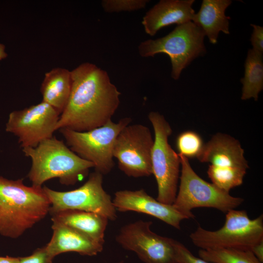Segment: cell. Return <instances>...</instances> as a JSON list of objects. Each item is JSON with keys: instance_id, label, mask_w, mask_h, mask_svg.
<instances>
[{"instance_id": "1", "label": "cell", "mask_w": 263, "mask_h": 263, "mask_svg": "<svg viewBox=\"0 0 263 263\" xmlns=\"http://www.w3.org/2000/svg\"><path fill=\"white\" fill-rule=\"evenodd\" d=\"M72 88L56 129L86 132L110 120L120 104V93L107 72L85 62L71 71Z\"/></svg>"}, {"instance_id": "2", "label": "cell", "mask_w": 263, "mask_h": 263, "mask_svg": "<svg viewBox=\"0 0 263 263\" xmlns=\"http://www.w3.org/2000/svg\"><path fill=\"white\" fill-rule=\"evenodd\" d=\"M50 202L43 188L27 186L23 179L0 176V234L18 238L49 213Z\"/></svg>"}, {"instance_id": "3", "label": "cell", "mask_w": 263, "mask_h": 263, "mask_svg": "<svg viewBox=\"0 0 263 263\" xmlns=\"http://www.w3.org/2000/svg\"><path fill=\"white\" fill-rule=\"evenodd\" d=\"M22 151L31 160L27 177L35 187H41L45 182L55 178L62 185H74L94 168L93 163L81 158L55 136L35 148H23Z\"/></svg>"}, {"instance_id": "4", "label": "cell", "mask_w": 263, "mask_h": 263, "mask_svg": "<svg viewBox=\"0 0 263 263\" xmlns=\"http://www.w3.org/2000/svg\"><path fill=\"white\" fill-rule=\"evenodd\" d=\"M178 155L181 162L180 184L172 205L188 219L194 217L191 211L195 208H213L226 213L244 202L243 198L233 196L201 178L192 168L188 159Z\"/></svg>"}, {"instance_id": "5", "label": "cell", "mask_w": 263, "mask_h": 263, "mask_svg": "<svg viewBox=\"0 0 263 263\" xmlns=\"http://www.w3.org/2000/svg\"><path fill=\"white\" fill-rule=\"evenodd\" d=\"M201 249L236 248L248 249L263 240V216L250 219L244 210H230L225 213L222 227L211 231L199 225L189 235Z\"/></svg>"}, {"instance_id": "6", "label": "cell", "mask_w": 263, "mask_h": 263, "mask_svg": "<svg viewBox=\"0 0 263 263\" xmlns=\"http://www.w3.org/2000/svg\"><path fill=\"white\" fill-rule=\"evenodd\" d=\"M205 36L203 30L190 21L177 25L165 37L142 41L138 51L143 57L160 53L168 55L171 63V76L177 80L183 70L192 60L206 54Z\"/></svg>"}, {"instance_id": "7", "label": "cell", "mask_w": 263, "mask_h": 263, "mask_svg": "<svg viewBox=\"0 0 263 263\" xmlns=\"http://www.w3.org/2000/svg\"><path fill=\"white\" fill-rule=\"evenodd\" d=\"M132 119L125 117L117 122L110 120L105 125L86 132L59 130L67 146L82 159L94 165L95 171L103 175L114 166L113 150L116 137Z\"/></svg>"}, {"instance_id": "8", "label": "cell", "mask_w": 263, "mask_h": 263, "mask_svg": "<svg viewBox=\"0 0 263 263\" xmlns=\"http://www.w3.org/2000/svg\"><path fill=\"white\" fill-rule=\"evenodd\" d=\"M148 118L154 133L151 162L152 174L157 184L156 200L172 205L178 191L181 162L178 154L169 143L172 129L164 116L158 112H150Z\"/></svg>"}, {"instance_id": "9", "label": "cell", "mask_w": 263, "mask_h": 263, "mask_svg": "<svg viewBox=\"0 0 263 263\" xmlns=\"http://www.w3.org/2000/svg\"><path fill=\"white\" fill-rule=\"evenodd\" d=\"M50 202L49 213L67 209L94 212L114 221L117 216L111 196L103 187V175L94 171L80 187L68 191H58L43 187Z\"/></svg>"}, {"instance_id": "10", "label": "cell", "mask_w": 263, "mask_h": 263, "mask_svg": "<svg viewBox=\"0 0 263 263\" xmlns=\"http://www.w3.org/2000/svg\"><path fill=\"white\" fill-rule=\"evenodd\" d=\"M154 142L150 129L142 124H129L120 132L115 141L113 156L119 169L134 178L152 174L151 151Z\"/></svg>"}, {"instance_id": "11", "label": "cell", "mask_w": 263, "mask_h": 263, "mask_svg": "<svg viewBox=\"0 0 263 263\" xmlns=\"http://www.w3.org/2000/svg\"><path fill=\"white\" fill-rule=\"evenodd\" d=\"M152 224L138 220L126 225L116 235V242L145 263H176V240L153 232Z\"/></svg>"}, {"instance_id": "12", "label": "cell", "mask_w": 263, "mask_h": 263, "mask_svg": "<svg viewBox=\"0 0 263 263\" xmlns=\"http://www.w3.org/2000/svg\"><path fill=\"white\" fill-rule=\"evenodd\" d=\"M59 116L54 108L42 101L11 112L5 131L18 137L22 149L35 148L53 136Z\"/></svg>"}, {"instance_id": "13", "label": "cell", "mask_w": 263, "mask_h": 263, "mask_svg": "<svg viewBox=\"0 0 263 263\" xmlns=\"http://www.w3.org/2000/svg\"><path fill=\"white\" fill-rule=\"evenodd\" d=\"M112 201L116 210L132 211L149 215L177 229L181 228L183 220L188 219L172 205L158 201L143 189L117 191L114 193Z\"/></svg>"}, {"instance_id": "14", "label": "cell", "mask_w": 263, "mask_h": 263, "mask_svg": "<svg viewBox=\"0 0 263 263\" xmlns=\"http://www.w3.org/2000/svg\"><path fill=\"white\" fill-rule=\"evenodd\" d=\"M202 163L220 169H242L249 168L244 150L238 140L231 136L218 133L206 144L198 157Z\"/></svg>"}, {"instance_id": "15", "label": "cell", "mask_w": 263, "mask_h": 263, "mask_svg": "<svg viewBox=\"0 0 263 263\" xmlns=\"http://www.w3.org/2000/svg\"><path fill=\"white\" fill-rule=\"evenodd\" d=\"M194 0H161L150 9L143 18L142 24L146 34L154 36L163 27L191 21L195 12Z\"/></svg>"}, {"instance_id": "16", "label": "cell", "mask_w": 263, "mask_h": 263, "mask_svg": "<svg viewBox=\"0 0 263 263\" xmlns=\"http://www.w3.org/2000/svg\"><path fill=\"white\" fill-rule=\"evenodd\" d=\"M52 222L53 235L45 247L53 259L56 255L67 252L92 256L103 250L104 245L86 234L61 223Z\"/></svg>"}, {"instance_id": "17", "label": "cell", "mask_w": 263, "mask_h": 263, "mask_svg": "<svg viewBox=\"0 0 263 263\" xmlns=\"http://www.w3.org/2000/svg\"><path fill=\"white\" fill-rule=\"evenodd\" d=\"M230 0H203L199 12L195 14L192 22L200 27L210 43L215 44L219 33L229 34V17L225 15Z\"/></svg>"}, {"instance_id": "18", "label": "cell", "mask_w": 263, "mask_h": 263, "mask_svg": "<svg viewBox=\"0 0 263 263\" xmlns=\"http://www.w3.org/2000/svg\"><path fill=\"white\" fill-rule=\"evenodd\" d=\"M52 221L61 223L88 236L104 245L109 220L101 214L75 209H67L51 214Z\"/></svg>"}, {"instance_id": "19", "label": "cell", "mask_w": 263, "mask_h": 263, "mask_svg": "<svg viewBox=\"0 0 263 263\" xmlns=\"http://www.w3.org/2000/svg\"><path fill=\"white\" fill-rule=\"evenodd\" d=\"M71 72L56 67L47 72L40 86L42 101L52 106L60 115L68 102L72 88Z\"/></svg>"}, {"instance_id": "20", "label": "cell", "mask_w": 263, "mask_h": 263, "mask_svg": "<svg viewBox=\"0 0 263 263\" xmlns=\"http://www.w3.org/2000/svg\"><path fill=\"white\" fill-rule=\"evenodd\" d=\"M243 84L241 99L253 98L257 101L263 89V54L249 49L244 64V77L241 79Z\"/></svg>"}, {"instance_id": "21", "label": "cell", "mask_w": 263, "mask_h": 263, "mask_svg": "<svg viewBox=\"0 0 263 263\" xmlns=\"http://www.w3.org/2000/svg\"><path fill=\"white\" fill-rule=\"evenodd\" d=\"M198 256L212 263H262L248 249H200Z\"/></svg>"}, {"instance_id": "22", "label": "cell", "mask_w": 263, "mask_h": 263, "mask_svg": "<svg viewBox=\"0 0 263 263\" xmlns=\"http://www.w3.org/2000/svg\"><path fill=\"white\" fill-rule=\"evenodd\" d=\"M246 170L242 169H220L209 165L207 173L211 183L219 188L229 192L241 185Z\"/></svg>"}, {"instance_id": "23", "label": "cell", "mask_w": 263, "mask_h": 263, "mask_svg": "<svg viewBox=\"0 0 263 263\" xmlns=\"http://www.w3.org/2000/svg\"><path fill=\"white\" fill-rule=\"evenodd\" d=\"M205 143L201 136L192 131H187L178 135L176 146L178 154L187 158L198 157L201 154Z\"/></svg>"}, {"instance_id": "24", "label": "cell", "mask_w": 263, "mask_h": 263, "mask_svg": "<svg viewBox=\"0 0 263 263\" xmlns=\"http://www.w3.org/2000/svg\"><path fill=\"white\" fill-rule=\"evenodd\" d=\"M148 0H103L101 5L107 13L133 11L144 8Z\"/></svg>"}, {"instance_id": "25", "label": "cell", "mask_w": 263, "mask_h": 263, "mask_svg": "<svg viewBox=\"0 0 263 263\" xmlns=\"http://www.w3.org/2000/svg\"><path fill=\"white\" fill-rule=\"evenodd\" d=\"M176 263H212L194 256L183 244L176 240Z\"/></svg>"}, {"instance_id": "26", "label": "cell", "mask_w": 263, "mask_h": 263, "mask_svg": "<svg viewBox=\"0 0 263 263\" xmlns=\"http://www.w3.org/2000/svg\"><path fill=\"white\" fill-rule=\"evenodd\" d=\"M53 260L44 246L37 249L30 256L19 257L18 263H52Z\"/></svg>"}, {"instance_id": "27", "label": "cell", "mask_w": 263, "mask_h": 263, "mask_svg": "<svg viewBox=\"0 0 263 263\" xmlns=\"http://www.w3.org/2000/svg\"><path fill=\"white\" fill-rule=\"evenodd\" d=\"M253 27V32L250 41L255 51L263 54V27L255 24H251Z\"/></svg>"}, {"instance_id": "28", "label": "cell", "mask_w": 263, "mask_h": 263, "mask_svg": "<svg viewBox=\"0 0 263 263\" xmlns=\"http://www.w3.org/2000/svg\"><path fill=\"white\" fill-rule=\"evenodd\" d=\"M250 250L261 263H263V240L254 245Z\"/></svg>"}, {"instance_id": "29", "label": "cell", "mask_w": 263, "mask_h": 263, "mask_svg": "<svg viewBox=\"0 0 263 263\" xmlns=\"http://www.w3.org/2000/svg\"><path fill=\"white\" fill-rule=\"evenodd\" d=\"M19 257H0V263H18Z\"/></svg>"}, {"instance_id": "30", "label": "cell", "mask_w": 263, "mask_h": 263, "mask_svg": "<svg viewBox=\"0 0 263 263\" xmlns=\"http://www.w3.org/2000/svg\"><path fill=\"white\" fill-rule=\"evenodd\" d=\"M7 54L5 51V46L4 44L0 43V61L5 58Z\"/></svg>"}, {"instance_id": "31", "label": "cell", "mask_w": 263, "mask_h": 263, "mask_svg": "<svg viewBox=\"0 0 263 263\" xmlns=\"http://www.w3.org/2000/svg\"><path fill=\"white\" fill-rule=\"evenodd\" d=\"M123 263V261H121V262H118V263Z\"/></svg>"}]
</instances>
